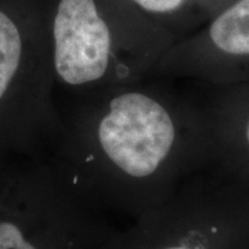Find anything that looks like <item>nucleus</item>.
Here are the masks:
<instances>
[{
  "label": "nucleus",
  "mask_w": 249,
  "mask_h": 249,
  "mask_svg": "<svg viewBox=\"0 0 249 249\" xmlns=\"http://www.w3.org/2000/svg\"><path fill=\"white\" fill-rule=\"evenodd\" d=\"M53 155L114 219L133 220L211 166V134L196 85L151 78L57 96Z\"/></svg>",
  "instance_id": "f257e3e1"
},
{
  "label": "nucleus",
  "mask_w": 249,
  "mask_h": 249,
  "mask_svg": "<svg viewBox=\"0 0 249 249\" xmlns=\"http://www.w3.org/2000/svg\"><path fill=\"white\" fill-rule=\"evenodd\" d=\"M55 97L148 76L176 43L127 0H43Z\"/></svg>",
  "instance_id": "f03ea898"
},
{
  "label": "nucleus",
  "mask_w": 249,
  "mask_h": 249,
  "mask_svg": "<svg viewBox=\"0 0 249 249\" xmlns=\"http://www.w3.org/2000/svg\"><path fill=\"white\" fill-rule=\"evenodd\" d=\"M116 227L53 154L11 158L0 186V249H98Z\"/></svg>",
  "instance_id": "7ed1b4c3"
},
{
  "label": "nucleus",
  "mask_w": 249,
  "mask_h": 249,
  "mask_svg": "<svg viewBox=\"0 0 249 249\" xmlns=\"http://www.w3.org/2000/svg\"><path fill=\"white\" fill-rule=\"evenodd\" d=\"M61 129L43 0H0V151L50 155Z\"/></svg>",
  "instance_id": "20e7f679"
},
{
  "label": "nucleus",
  "mask_w": 249,
  "mask_h": 249,
  "mask_svg": "<svg viewBox=\"0 0 249 249\" xmlns=\"http://www.w3.org/2000/svg\"><path fill=\"white\" fill-rule=\"evenodd\" d=\"M98 249H249V181L208 166Z\"/></svg>",
  "instance_id": "39448f33"
},
{
  "label": "nucleus",
  "mask_w": 249,
  "mask_h": 249,
  "mask_svg": "<svg viewBox=\"0 0 249 249\" xmlns=\"http://www.w3.org/2000/svg\"><path fill=\"white\" fill-rule=\"evenodd\" d=\"M148 76L201 86L249 82V0H234L201 32L173 43Z\"/></svg>",
  "instance_id": "423d86ee"
},
{
  "label": "nucleus",
  "mask_w": 249,
  "mask_h": 249,
  "mask_svg": "<svg viewBox=\"0 0 249 249\" xmlns=\"http://www.w3.org/2000/svg\"><path fill=\"white\" fill-rule=\"evenodd\" d=\"M194 85L209 126L211 166L249 181V82Z\"/></svg>",
  "instance_id": "0eeeda50"
},
{
  "label": "nucleus",
  "mask_w": 249,
  "mask_h": 249,
  "mask_svg": "<svg viewBox=\"0 0 249 249\" xmlns=\"http://www.w3.org/2000/svg\"><path fill=\"white\" fill-rule=\"evenodd\" d=\"M147 18L166 29L175 40L181 39V29L187 22L190 0H127Z\"/></svg>",
  "instance_id": "6e6552de"
},
{
  "label": "nucleus",
  "mask_w": 249,
  "mask_h": 249,
  "mask_svg": "<svg viewBox=\"0 0 249 249\" xmlns=\"http://www.w3.org/2000/svg\"><path fill=\"white\" fill-rule=\"evenodd\" d=\"M11 158L13 157H9L4 152L0 151V186H1V181L4 178V175H6V170H7V166H9Z\"/></svg>",
  "instance_id": "1a4fd4ad"
}]
</instances>
